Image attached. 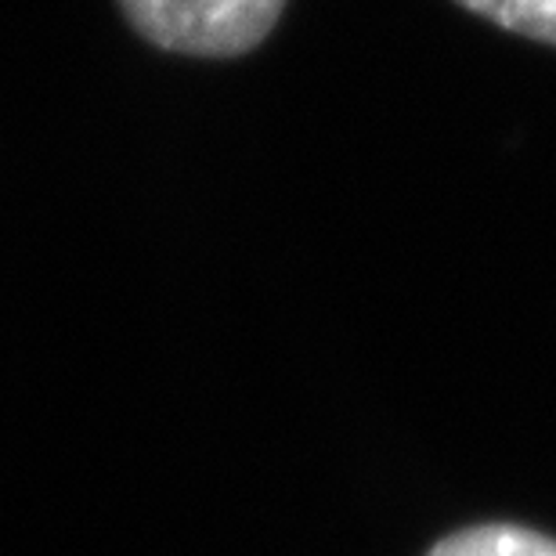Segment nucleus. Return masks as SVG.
I'll list each match as a JSON object with an SVG mask.
<instances>
[{"instance_id":"nucleus-2","label":"nucleus","mask_w":556,"mask_h":556,"mask_svg":"<svg viewBox=\"0 0 556 556\" xmlns=\"http://www.w3.org/2000/svg\"><path fill=\"white\" fill-rule=\"evenodd\" d=\"M427 556H556V539L520 525H477L441 539Z\"/></svg>"},{"instance_id":"nucleus-3","label":"nucleus","mask_w":556,"mask_h":556,"mask_svg":"<svg viewBox=\"0 0 556 556\" xmlns=\"http://www.w3.org/2000/svg\"><path fill=\"white\" fill-rule=\"evenodd\" d=\"M455 4L514 37L556 48V0H455Z\"/></svg>"},{"instance_id":"nucleus-1","label":"nucleus","mask_w":556,"mask_h":556,"mask_svg":"<svg viewBox=\"0 0 556 556\" xmlns=\"http://www.w3.org/2000/svg\"><path fill=\"white\" fill-rule=\"evenodd\" d=\"M135 33L185 59H239L261 48L286 0H116Z\"/></svg>"}]
</instances>
